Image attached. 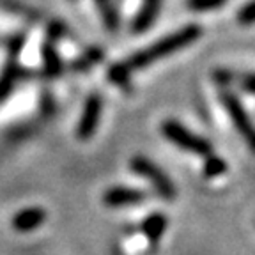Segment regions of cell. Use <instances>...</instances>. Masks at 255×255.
<instances>
[{
	"label": "cell",
	"instance_id": "1",
	"mask_svg": "<svg viewBox=\"0 0 255 255\" xmlns=\"http://www.w3.org/2000/svg\"><path fill=\"white\" fill-rule=\"evenodd\" d=\"M200 36H202V28H200L199 25H186V27H181L179 30H175V32H172V34H168V36L161 37V39H158L156 43H152L151 46L133 53L124 64H126V68L129 69V71L147 68L151 64L158 62V60L165 59V57L172 55V53L179 52L183 48L193 44Z\"/></svg>",
	"mask_w": 255,
	"mask_h": 255
},
{
	"label": "cell",
	"instance_id": "2",
	"mask_svg": "<svg viewBox=\"0 0 255 255\" xmlns=\"http://www.w3.org/2000/svg\"><path fill=\"white\" fill-rule=\"evenodd\" d=\"M161 135L170 143L183 149V151L193 152V154H199V156H207L213 152V145L209 140L193 133L191 129H188L179 121H174V119L165 121L161 124Z\"/></svg>",
	"mask_w": 255,
	"mask_h": 255
},
{
	"label": "cell",
	"instance_id": "3",
	"mask_svg": "<svg viewBox=\"0 0 255 255\" xmlns=\"http://www.w3.org/2000/svg\"><path fill=\"white\" fill-rule=\"evenodd\" d=\"M129 167L136 175L147 179L152 184L154 191L158 193L163 200H174L175 197V186L172 183V179L165 174V170L159 165H156L154 161H151L149 158L142 154H136L129 159Z\"/></svg>",
	"mask_w": 255,
	"mask_h": 255
},
{
	"label": "cell",
	"instance_id": "4",
	"mask_svg": "<svg viewBox=\"0 0 255 255\" xmlns=\"http://www.w3.org/2000/svg\"><path fill=\"white\" fill-rule=\"evenodd\" d=\"M220 101H222L223 108H225V112L231 117L236 131L241 135V138L250 147V151L255 152V124L250 119V116H248L247 108L238 100V96L232 94L231 91H223L220 94Z\"/></svg>",
	"mask_w": 255,
	"mask_h": 255
},
{
	"label": "cell",
	"instance_id": "5",
	"mask_svg": "<svg viewBox=\"0 0 255 255\" xmlns=\"http://www.w3.org/2000/svg\"><path fill=\"white\" fill-rule=\"evenodd\" d=\"M101 112H103V98L100 94H91L85 100L84 110H82V116L78 121V128H76L78 138L87 140L94 135L101 121Z\"/></svg>",
	"mask_w": 255,
	"mask_h": 255
},
{
	"label": "cell",
	"instance_id": "6",
	"mask_svg": "<svg viewBox=\"0 0 255 255\" xmlns=\"http://www.w3.org/2000/svg\"><path fill=\"white\" fill-rule=\"evenodd\" d=\"M145 200V193L136 188L128 186H114L108 188L103 195V202L108 207H124V206H136Z\"/></svg>",
	"mask_w": 255,
	"mask_h": 255
},
{
	"label": "cell",
	"instance_id": "7",
	"mask_svg": "<svg viewBox=\"0 0 255 255\" xmlns=\"http://www.w3.org/2000/svg\"><path fill=\"white\" fill-rule=\"evenodd\" d=\"M46 222V211L43 207H25L11 218V227L18 232H32Z\"/></svg>",
	"mask_w": 255,
	"mask_h": 255
},
{
	"label": "cell",
	"instance_id": "8",
	"mask_svg": "<svg viewBox=\"0 0 255 255\" xmlns=\"http://www.w3.org/2000/svg\"><path fill=\"white\" fill-rule=\"evenodd\" d=\"M161 2L163 0H142V5L138 9V14L133 20V32L140 34L151 28V25L156 21L161 9Z\"/></svg>",
	"mask_w": 255,
	"mask_h": 255
},
{
	"label": "cell",
	"instance_id": "9",
	"mask_svg": "<svg viewBox=\"0 0 255 255\" xmlns=\"http://www.w3.org/2000/svg\"><path fill=\"white\" fill-rule=\"evenodd\" d=\"M21 76V68L18 66L14 57H11L7 64L4 66L2 73H0V103L7 100V96L12 92L16 82L20 80Z\"/></svg>",
	"mask_w": 255,
	"mask_h": 255
},
{
	"label": "cell",
	"instance_id": "10",
	"mask_svg": "<svg viewBox=\"0 0 255 255\" xmlns=\"http://www.w3.org/2000/svg\"><path fill=\"white\" fill-rule=\"evenodd\" d=\"M167 216L161 215V213H152L147 218L142 222V232L143 236L149 239L151 245H158V241L161 239V236L167 231Z\"/></svg>",
	"mask_w": 255,
	"mask_h": 255
},
{
	"label": "cell",
	"instance_id": "11",
	"mask_svg": "<svg viewBox=\"0 0 255 255\" xmlns=\"http://www.w3.org/2000/svg\"><path fill=\"white\" fill-rule=\"evenodd\" d=\"M96 7L100 11L103 25L107 27L108 32H117L121 27V18L119 11H117L114 0H94Z\"/></svg>",
	"mask_w": 255,
	"mask_h": 255
},
{
	"label": "cell",
	"instance_id": "12",
	"mask_svg": "<svg viewBox=\"0 0 255 255\" xmlns=\"http://www.w3.org/2000/svg\"><path fill=\"white\" fill-rule=\"evenodd\" d=\"M43 69L48 78H55V76H59L60 71H62V64H60L59 53H57V50L53 48V44H50V43L43 46Z\"/></svg>",
	"mask_w": 255,
	"mask_h": 255
},
{
	"label": "cell",
	"instance_id": "13",
	"mask_svg": "<svg viewBox=\"0 0 255 255\" xmlns=\"http://www.w3.org/2000/svg\"><path fill=\"white\" fill-rule=\"evenodd\" d=\"M225 170H227V161L223 158L213 154V152L206 156V161H204V175L206 177H209V179L211 177H218Z\"/></svg>",
	"mask_w": 255,
	"mask_h": 255
},
{
	"label": "cell",
	"instance_id": "14",
	"mask_svg": "<svg viewBox=\"0 0 255 255\" xmlns=\"http://www.w3.org/2000/svg\"><path fill=\"white\" fill-rule=\"evenodd\" d=\"M129 75H131V71L126 68L124 62L114 64V66L108 69V78H110L114 84L121 85V87H126V85L129 84Z\"/></svg>",
	"mask_w": 255,
	"mask_h": 255
},
{
	"label": "cell",
	"instance_id": "15",
	"mask_svg": "<svg viewBox=\"0 0 255 255\" xmlns=\"http://www.w3.org/2000/svg\"><path fill=\"white\" fill-rule=\"evenodd\" d=\"M227 0H188V9L191 11H213V9H218L225 4Z\"/></svg>",
	"mask_w": 255,
	"mask_h": 255
},
{
	"label": "cell",
	"instance_id": "16",
	"mask_svg": "<svg viewBox=\"0 0 255 255\" xmlns=\"http://www.w3.org/2000/svg\"><path fill=\"white\" fill-rule=\"evenodd\" d=\"M238 21L241 25L255 23V0H250L238 11Z\"/></svg>",
	"mask_w": 255,
	"mask_h": 255
},
{
	"label": "cell",
	"instance_id": "17",
	"mask_svg": "<svg viewBox=\"0 0 255 255\" xmlns=\"http://www.w3.org/2000/svg\"><path fill=\"white\" fill-rule=\"evenodd\" d=\"M239 87L243 89L245 92L255 94V73H248L239 78Z\"/></svg>",
	"mask_w": 255,
	"mask_h": 255
},
{
	"label": "cell",
	"instance_id": "18",
	"mask_svg": "<svg viewBox=\"0 0 255 255\" xmlns=\"http://www.w3.org/2000/svg\"><path fill=\"white\" fill-rule=\"evenodd\" d=\"M213 78H215L220 85H229L232 80H234V75H232L231 71H227V69H218V71H215Z\"/></svg>",
	"mask_w": 255,
	"mask_h": 255
}]
</instances>
